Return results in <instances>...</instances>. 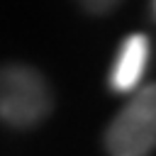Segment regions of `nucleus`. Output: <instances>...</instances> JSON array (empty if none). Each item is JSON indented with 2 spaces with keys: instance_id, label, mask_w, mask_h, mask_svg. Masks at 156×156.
I'll use <instances>...</instances> for the list:
<instances>
[{
  "instance_id": "nucleus-1",
  "label": "nucleus",
  "mask_w": 156,
  "mask_h": 156,
  "mask_svg": "<svg viewBox=\"0 0 156 156\" xmlns=\"http://www.w3.org/2000/svg\"><path fill=\"white\" fill-rule=\"evenodd\" d=\"M54 107L46 78L27 63L0 68V122L15 129H29L49 117Z\"/></svg>"
},
{
  "instance_id": "nucleus-4",
  "label": "nucleus",
  "mask_w": 156,
  "mask_h": 156,
  "mask_svg": "<svg viewBox=\"0 0 156 156\" xmlns=\"http://www.w3.org/2000/svg\"><path fill=\"white\" fill-rule=\"evenodd\" d=\"M78 2H80L83 10L90 12V15H107V12H112L122 0H78Z\"/></svg>"
},
{
  "instance_id": "nucleus-2",
  "label": "nucleus",
  "mask_w": 156,
  "mask_h": 156,
  "mask_svg": "<svg viewBox=\"0 0 156 156\" xmlns=\"http://www.w3.org/2000/svg\"><path fill=\"white\" fill-rule=\"evenodd\" d=\"M156 144V88L139 85L105 132L110 156H149Z\"/></svg>"
},
{
  "instance_id": "nucleus-3",
  "label": "nucleus",
  "mask_w": 156,
  "mask_h": 156,
  "mask_svg": "<svg viewBox=\"0 0 156 156\" xmlns=\"http://www.w3.org/2000/svg\"><path fill=\"white\" fill-rule=\"evenodd\" d=\"M149 58H151V41L146 34L134 32L124 37L110 71V88L122 95H129L132 90H136L141 85Z\"/></svg>"
}]
</instances>
